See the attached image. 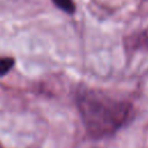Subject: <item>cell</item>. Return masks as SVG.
Instances as JSON below:
<instances>
[{
	"mask_svg": "<svg viewBox=\"0 0 148 148\" xmlns=\"http://www.w3.org/2000/svg\"><path fill=\"white\" fill-rule=\"evenodd\" d=\"M14 58L12 57H0V76L7 74L14 66Z\"/></svg>",
	"mask_w": 148,
	"mask_h": 148,
	"instance_id": "cell-2",
	"label": "cell"
},
{
	"mask_svg": "<svg viewBox=\"0 0 148 148\" xmlns=\"http://www.w3.org/2000/svg\"><path fill=\"white\" fill-rule=\"evenodd\" d=\"M52 1L58 8H60L65 13L73 14L75 12V5L72 0H52Z\"/></svg>",
	"mask_w": 148,
	"mask_h": 148,
	"instance_id": "cell-3",
	"label": "cell"
},
{
	"mask_svg": "<svg viewBox=\"0 0 148 148\" xmlns=\"http://www.w3.org/2000/svg\"><path fill=\"white\" fill-rule=\"evenodd\" d=\"M75 101L84 130L95 140L114 135L130 124L134 116L131 103L97 89L81 87Z\"/></svg>",
	"mask_w": 148,
	"mask_h": 148,
	"instance_id": "cell-1",
	"label": "cell"
}]
</instances>
